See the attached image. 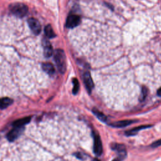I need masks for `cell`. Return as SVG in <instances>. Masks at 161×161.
I'll list each match as a JSON object with an SVG mask.
<instances>
[{
    "label": "cell",
    "instance_id": "obj_1",
    "mask_svg": "<svg viewBox=\"0 0 161 161\" xmlns=\"http://www.w3.org/2000/svg\"><path fill=\"white\" fill-rule=\"evenodd\" d=\"M54 60L59 71L64 74L66 71V57L64 50L57 49L54 53Z\"/></svg>",
    "mask_w": 161,
    "mask_h": 161
},
{
    "label": "cell",
    "instance_id": "obj_2",
    "mask_svg": "<svg viewBox=\"0 0 161 161\" xmlns=\"http://www.w3.org/2000/svg\"><path fill=\"white\" fill-rule=\"evenodd\" d=\"M10 10L13 15L20 18L25 16L28 11V7L25 4L20 3H16L10 5Z\"/></svg>",
    "mask_w": 161,
    "mask_h": 161
},
{
    "label": "cell",
    "instance_id": "obj_3",
    "mask_svg": "<svg viewBox=\"0 0 161 161\" xmlns=\"http://www.w3.org/2000/svg\"><path fill=\"white\" fill-rule=\"evenodd\" d=\"M94 152L96 155H101L103 152V146L102 140L99 135L94 133Z\"/></svg>",
    "mask_w": 161,
    "mask_h": 161
},
{
    "label": "cell",
    "instance_id": "obj_4",
    "mask_svg": "<svg viewBox=\"0 0 161 161\" xmlns=\"http://www.w3.org/2000/svg\"><path fill=\"white\" fill-rule=\"evenodd\" d=\"M80 22V18L76 15H69L66 20V27L69 28H73L78 26Z\"/></svg>",
    "mask_w": 161,
    "mask_h": 161
},
{
    "label": "cell",
    "instance_id": "obj_5",
    "mask_svg": "<svg viewBox=\"0 0 161 161\" xmlns=\"http://www.w3.org/2000/svg\"><path fill=\"white\" fill-rule=\"evenodd\" d=\"M28 24L32 31L36 35H38L41 32V26L38 20L34 18H29Z\"/></svg>",
    "mask_w": 161,
    "mask_h": 161
},
{
    "label": "cell",
    "instance_id": "obj_6",
    "mask_svg": "<svg viewBox=\"0 0 161 161\" xmlns=\"http://www.w3.org/2000/svg\"><path fill=\"white\" fill-rule=\"evenodd\" d=\"M83 80L87 90L89 91V93H91V91L94 88V83L89 72H85L84 73Z\"/></svg>",
    "mask_w": 161,
    "mask_h": 161
},
{
    "label": "cell",
    "instance_id": "obj_7",
    "mask_svg": "<svg viewBox=\"0 0 161 161\" xmlns=\"http://www.w3.org/2000/svg\"><path fill=\"white\" fill-rule=\"evenodd\" d=\"M24 127H15L7 135V138L9 141H13L16 139L24 131Z\"/></svg>",
    "mask_w": 161,
    "mask_h": 161
},
{
    "label": "cell",
    "instance_id": "obj_8",
    "mask_svg": "<svg viewBox=\"0 0 161 161\" xmlns=\"http://www.w3.org/2000/svg\"><path fill=\"white\" fill-rule=\"evenodd\" d=\"M44 54L46 57H51L54 54L53 48L51 46V44L49 43V41L47 40H44Z\"/></svg>",
    "mask_w": 161,
    "mask_h": 161
},
{
    "label": "cell",
    "instance_id": "obj_9",
    "mask_svg": "<svg viewBox=\"0 0 161 161\" xmlns=\"http://www.w3.org/2000/svg\"><path fill=\"white\" fill-rule=\"evenodd\" d=\"M133 120H122L112 123L111 124H110V125L115 128H123L131 125L132 124H133Z\"/></svg>",
    "mask_w": 161,
    "mask_h": 161
},
{
    "label": "cell",
    "instance_id": "obj_10",
    "mask_svg": "<svg viewBox=\"0 0 161 161\" xmlns=\"http://www.w3.org/2000/svg\"><path fill=\"white\" fill-rule=\"evenodd\" d=\"M31 120L30 117H25L21 119H18L13 122V125L14 127H24V126L30 122Z\"/></svg>",
    "mask_w": 161,
    "mask_h": 161
},
{
    "label": "cell",
    "instance_id": "obj_11",
    "mask_svg": "<svg viewBox=\"0 0 161 161\" xmlns=\"http://www.w3.org/2000/svg\"><path fill=\"white\" fill-rule=\"evenodd\" d=\"M151 125H142V126H139V127H135L134 128L130 130H127L125 132V135L127 136H133L136 135L139 131L142 130L143 129H146L148 128L149 127H150Z\"/></svg>",
    "mask_w": 161,
    "mask_h": 161
},
{
    "label": "cell",
    "instance_id": "obj_12",
    "mask_svg": "<svg viewBox=\"0 0 161 161\" xmlns=\"http://www.w3.org/2000/svg\"><path fill=\"white\" fill-rule=\"evenodd\" d=\"M13 103V99L9 98H0V109H5Z\"/></svg>",
    "mask_w": 161,
    "mask_h": 161
},
{
    "label": "cell",
    "instance_id": "obj_13",
    "mask_svg": "<svg viewBox=\"0 0 161 161\" xmlns=\"http://www.w3.org/2000/svg\"><path fill=\"white\" fill-rule=\"evenodd\" d=\"M42 69L46 73L49 75H52L55 72V68L54 66L49 63H44L42 64Z\"/></svg>",
    "mask_w": 161,
    "mask_h": 161
},
{
    "label": "cell",
    "instance_id": "obj_14",
    "mask_svg": "<svg viewBox=\"0 0 161 161\" xmlns=\"http://www.w3.org/2000/svg\"><path fill=\"white\" fill-rule=\"evenodd\" d=\"M93 113L94 114V115L103 122H106L107 121V117L106 115H105L103 113L99 111L98 110L94 108L93 110Z\"/></svg>",
    "mask_w": 161,
    "mask_h": 161
},
{
    "label": "cell",
    "instance_id": "obj_15",
    "mask_svg": "<svg viewBox=\"0 0 161 161\" xmlns=\"http://www.w3.org/2000/svg\"><path fill=\"white\" fill-rule=\"evenodd\" d=\"M111 149L114 150H116L118 154L119 153H123V152H127L125 146L124 145H122V144H113L111 145Z\"/></svg>",
    "mask_w": 161,
    "mask_h": 161
},
{
    "label": "cell",
    "instance_id": "obj_16",
    "mask_svg": "<svg viewBox=\"0 0 161 161\" xmlns=\"http://www.w3.org/2000/svg\"><path fill=\"white\" fill-rule=\"evenodd\" d=\"M44 31H45V33L46 35V36L49 38H54L56 35H55V33H54L52 27L50 25H47L46 27H45V29H44Z\"/></svg>",
    "mask_w": 161,
    "mask_h": 161
},
{
    "label": "cell",
    "instance_id": "obj_17",
    "mask_svg": "<svg viewBox=\"0 0 161 161\" xmlns=\"http://www.w3.org/2000/svg\"><path fill=\"white\" fill-rule=\"evenodd\" d=\"M72 81H73V85H74L72 93L74 94H76L79 90V83L76 78L73 79Z\"/></svg>",
    "mask_w": 161,
    "mask_h": 161
},
{
    "label": "cell",
    "instance_id": "obj_18",
    "mask_svg": "<svg viewBox=\"0 0 161 161\" xmlns=\"http://www.w3.org/2000/svg\"><path fill=\"white\" fill-rule=\"evenodd\" d=\"M148 95V89L146 87H143L142 88V91H141V95L140 97V100L141 102H143L146 99Z\"/></svg>",
    "mask_w": 161,
    "mask_h": 161
},
{
    "label": "cell",
    "instance_id": "obj_19",
    "mask_svg": "<svg viewBox=\"0 0 161 161\" xmlns=\"http://www.w3.org/2000/svg\"><path fill=\"white\" fill-rule=\"evenodd\" d=\"M127 157V152H123V153H119V155L117 157H116L115 159H113L112 161H122L125 159V158Z\"/></svg>",
    "mask_w": 161,
    "mask_h": 161
},
{
    "label": "cell",
    "instance_id": "obj_20",
    "mask_svg": "<svg viewBox=\"0 0 161 161\" xmlns=\"http://www.w3.org/2000/svg\"><path fill=\"white\" fill-rule=\"evenodd\" d=\"M160 146H161V139L155 141V142H154L151 145V147L152 148H156V147H160Z\"/></svg>",
    "mask_w": 161,
    "mask_h": 161
},
{
    "label": "cell",
    "instance_id": "obj_21",
    "mask_svg": "<svg viewBox=\"0 0 161 161\" xmlns=\"http://www.w3.org/2000/svg\"><path fill=\"white\" fill-rule=\"evenodd\" d=\"M157 94H158L159 96H161V88L157 91Z\"/></svg>",
    "mask_w": 161,
    "mask_h": 161
},
{
    "label": "cell",
    "instance_id": "obj_22",
    "mask_svg": "<svg viewBox=\"0 0 161 161\" xmlns=\"http://www.w3.org/2000/svg\"><path fill=\"white\" fill-rule=\"evenodd\" d=\"M93 161H100L99 159H95Z\"/></svg>",
    "mask_w": 161,
    "mask_h": 161
}]
</instances>
